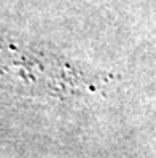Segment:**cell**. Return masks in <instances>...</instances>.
Returning a JSON list of instances; mask_svg holds the SVG:
<instances>
[{
  "mask_svg": "<svg viewBox=\"0 0 156 158\" xmlns=\"http://www.w3.org/2000/svg\"><path fill=\"white\" fill-rule=\"evenodd\" d=\"M104 81H108L104 72L0 37V85L5 88L26 96L70 98L94 93Z\"/></svg>",
  "mask_w": 156,
  "mask_h": 158,
  "instance_id": "6da1fadb",
  "label": "cell"
}]
</instances>
